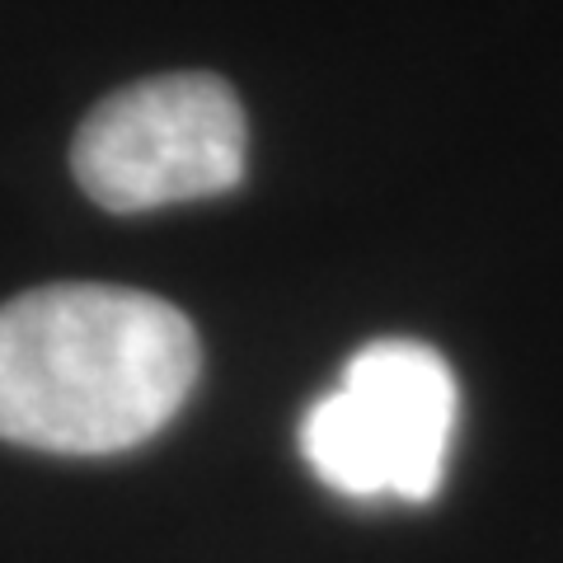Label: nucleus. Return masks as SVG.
Instances as JSON below:
<instances>
[{
  "instance_id": "nucleus-1",
  "label": "nucleus",
  "mask_w": 563,
  "mask_h": 563,
  "mask_svg": "<svg viewBox=\"0 0 563 563\" xmlns=\"http://www.w3.org/2000/svg\"><path fill=\"white\" fill-rule=\"evenodd\" d=\"M202 347L188 314L132 287H38L0 306V442L109 455L184 409Z\"/></svg>"
},
{
  "instance_id": "nucleus-2",
  "label": "nucleus",
  "mask_w": 563,
  "mask_h": 563,
  "mask_svg": "<svg viewBox=\"0 0 563 563\" xmlns=\"http://www.w3.org/2000/svg\"><path fill=\"white\" fill-rule=\"evenodd\" d=\"M455 413L451 366L428 343L380 339L343 366L339 390L314 399L301 422V455L347 498L432 503L446 474Z\"/></svg>"
},
{
  "instance_id": "nucleus-3",
  "label": "nucleus",
  "mask_w": 563,
  "mask_h": 563,
  "mask_svg": "<svg viewBox=\"0 0 563 563\" xmlns=\"http://www.w3.org/2000/svg\"><path fill=\"white\" fill-rule=\"evenodd\" d=\"M244 109L207 70H174L118 90L80 122L70 169L103 211H155L217 198L244 179Z\"/></svg>"
}]
</instances>
